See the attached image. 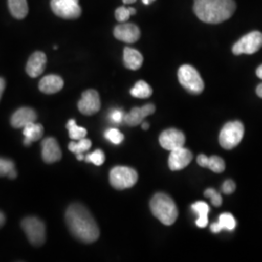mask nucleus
Listing matches in <instances>:
<instances>
[{"mask_svg": "<svg viewBox=\"0 0 262 262\" xmlns=\"http://www.w3.org/2000/svg\"><path fill=\"white\" fill-rule=\"evenodd\" d=\"M191 209L198 215L196 225L199 228H204L208 225V214L210 212V207L206 202L198 201L191 205Z\"/></svg>", "mask_w": 262, "mask_h": 262, "instance_id": "22", "label": "nucleus"}, {"mask_svg": "<svg viewBox=\"0 0 262 262\" xmlns=\"http://www.w3.org/2000/svg\"><path fill=\"white\" fill-rule=\"evenodd\" d=\"M262 47V33L259 31H252L238 40L233 47L232 52L236 56L239 55H253L258 52Z\"/></svg>", "mask_w": 262, "mask_h": 262, "instance_id": "8", "label": "nucleus"}, {"mask_svg": "<svg viewBox=\"0 0 262 262\" xmlns=\"http://www.w3.org/2000/svg\"><path fill=\"white\" fill-rule=\"evenodd\" d=\"M51 8L57 17L62 19H78L82 14L79 2L74 0H52Z\"/></svg>", "mask_w": 262, "mask_h": 262, "instance_id": "9", "label": "nucleus"}, {"mask_svg": "<svg viewBox=\"0 0 262 262\" xmlns=\"http://www.w3.org/2000/svg\"><path fill=\"white\" fill-rule=\"evenodd\" d=\"M156 111L154 104H147L142 108H133L130 112L124 116V122L129 126H136L141 124L144 119Z\"/></svg>", "mask_w": 262, "mask_h": 262, "instance_id": "16", "label": "nucleus"}, {"mask_svg": "<svg viewBox=\"0 0 262 262\" xmlns=\"http://www.w3.org/2000/svg\"><path fill=\"white\" fill-rule=\"evenodd\" d=\"M5 215L0 211V227H2L5 224Z\"/></svg>", "mask_w": 262, "mask_h": 262, "instance_id": "37", "label": "nucleus"}, {"mask_svg": "<svg viewBox=\"0 0 262 262\" xmlns=\"http://www.w3.org/2000/svg\"><path fill=\"white\" fill-rule=\"evenodd\" d=\"M8 6L14 18L23 19L28 16V5L27 0H8Z\"/></svg>", "mask_w": 262, "mask_h": 262, "instance_id": "23", "label": "nucleus"}, {"mask_svg": "<svg viewBox=\"0 0 262 262\" xmlns=\"http://www.w3.org/2000/svg\"><path fill=\"white\" fill-rule=\"evenodd\" d=\"M21 228L28 241L35 247H40L46 240V225L35 216H28L21 221Z\"/></svg>", "mask_w": 262, "mask_h": 262, "instance_id": "5", "label": "nucleus"}, {"mask_svg": "<svg viewBox=\"0 0 262 262\" xmlns=\"http://www.w3.org/2000/svg\"><path fill=\"white\" fill-rule=\"evenodd\" d=\"M136 14V10L132 7H119L118 9L116 10L115 12V16H116V19L120 23H125L126 20H128V19L130 18L131 15H135Z\"/></svg>", "mask_w": 262, "mask_h": 262, "instance_id": "28", "label": "nucleus"}, {"mask_svg": "<svg viewBox=\"0 0 262 262\" xmlns=\"http://www.w3.org/2000/svg\"><path fill=\"white\" fill-rule=\"evenodd\" d=\"M235 189H236V185L232 180H226L222 187V190L225 194H231L234 192Z\"/></svg>", "mask_w": 262, "mask_h": 262, "instance_id": "33", "label": "nucleus"}, {"mask_svg": "<svg viewBox=\"0 0 262 262\" xmlns=\"http://www.w3.org/2000/svg\"><path fill=\"white\" fill-rule=\"evenodd\" d=\"M217 224L222 230L226 229L228 231H233L236 227V220L230 213H224L220 215Z\"/></svg>", "mask_w": 262, "mask_h": 262, "instance_id": "27", "label": "nucleus"}, {"mask_svg": "<svg viewBox=\"0 0 262 262\" xmlns=\"http://www.w3.org/2000/svg\"><path fill=\"white\" fill-rule=\"evenodd\" d=\"M5 85H6L5 80L3 78H0V99L2 97V94H3L4 90H5Z\"/></svg>", "mask_w": 262, "mask_h": 262, "instance_id": "35", "label": "nucleus"}, {"mask_svg": "<svg viewBox=\"0 0 262 262\" xmlns=\"http://www.w3.org/2000/svg\"><path fill=\"white\" fill-rule=\"evenodd\" d=\"M244 124L239 121L227 122L220 133V144L225 150L238 146L244 137Z\"/></svg>", "mask_w": 262, "mask_h": 262, "instance_id": "6", "label": "nucleus"}, {"mask_svg": "<svg viewBox=\"0 0 262 262\" xmlns=\"http://www.w3.org/2000/svg\"><path fill=\"white\" fill-rule=\"evenodd\" d=\"M37 120V115L31 108L24 107L17 110L11 118V124L15 128H24L28 123L35 122Z\"/></svg>", "mask_w": 262, "mask_h": 262, "instance_id": "17", "label": "nucleus"}, {"mask_svg": "<svg viewBox=\"0 0 262 262\" xmlns=\"http://www.w3.org/2000/svg\"><path fill=\"white\" fill-rule=\"evenodd\" d=\"M256 75H257L259 79L262 80V64L256 69Z\"/></svg>", "mask_w": 262, "mask_h": 262, "instance_id": "39", "label": "nucleus"}, {"mask_svg": "<svg viewBox=\"0 0 262 262\" xmlns=\"http://www.w3.org/2000/svg\"><path fill=\"white\" fill-rule=\"evenodd\" d=\"M74 1H77V2H79V0H74Z\"/></svg>", "mask_w": 262, "mask_h": 262, "instance_id": "44", "label": "nucleus"}, {"mask_svg": "<svg viewBox=\"0 0 262 262\" xmlns=\"http://www.w3.org/2000/svg\"><path fill=\"white\" fill-rule=\"evenodd\" d=\"M152 94V90L145 81H138L130 90V94L136 98H148Z\"/></svg>", "mask_w": 262, "mask_h": 262, "instance_id": "24", "label": "nucleus"}, {"mask_svg": "<svg viewBox=\"0 0 262 262\" xmlns=\"http://www.w3.org/2000/svg\"><path fill=\"white\" fill-rule=\"evenodd\" d=\"M192 154L189 150L182 147L176 150H171L169 156V168L172 171H178L186 168L192 160Z\"/></svg>", "mask_w": 262, "mask_h": 262, "instance_id": "12", "label": "nucleus"}, {"mask_svg": "<svg viewBox=\"0 0 262 262\" xmlns=\"http://www.w3.org/2000/svg\"><path fill=\"white\" fill-rule=\"evenodd\" d=\"M178 79L188 93L200 94L204 91V82L193 66L184 64L179 68Z\"/></svg>", "mask_w": 262, "mask_h": 262, "instance_id": "4", "label": "nucleus"}, {"mask_svg": "<svg viewBox=\"0 0 262 262\" xmlns=\"http://www.w3.org/2000/svg\"><path fill=\"white\" fill-rule=\"evenodd\" d=\"M15 169V163L7 159L0 158V177L9 176L10 172Z\"/></svg>", "mask_w": 262, "mask_h": 262, "instance_id": "31", "label": "nucleus"}, {"mask_svg": "<svg viewBox=\"0 0 262 262\" xmlns=\"http://www.w3.org/2000/svg\"><path fill=\"white\" fill-rule=\"evenodd\" d=\"M63 84L64 82L59 76H45L39 83V90L44 94H56L62 90Z\"/></svg>", "mask_w": 262, "mask_h": 262, "instance_id": "18", "label": "nucleus"}, {"mask_svg": "<svg viewBox=\"0 0 262 262\" xmlns=\"http://www.w3.org/2000/svg\"><path fill=\"white\" fill-rule=\"evenodd\" d=\"M101 102L99 94L94 90H88L82 94L78 103L79 111L85 116H92L100 110Z\"/></svg>", "mask_w": 262, "mask_h": 262, "instance_id": "11", "label": "nucleus"}, {"mask_svg": "<svg viewBox=\"0 0 262 262\" xmlns=\"http://www.w3.org/2000/svg\"><path fill=\"white\" fill-rule=\"evenodd\" d=\"M197 18L207 24H220L230 19L236 11L234 0H194Z\"/></svg>", "mask_w": 262, "mask_h": 262, "instance_id": "2", "label": "nucleus"}, {"mask_svg": "<svg viewBox=\"0 0 262 262\" xmlns=\"http://www.w3.org/2000/svg\"><path fill=\"white\" fill-rule=\"evenodd\" d=\"M256 94L262 98V84H258L257 88H256Z\"/></svg>", "mask_w": 262, "mask_h": 262, "instance_id": "38", "label": "nucleus"}, {"mask_svg": "<svg viewBox=\"0 0 262 262\" xmlns=\"http://www.w3.org/2000/svg\"><path fill=\"white\" fill-rule=\"evenodd\" d=\"M211 230H212V232H214V233H219V232L222 231V229H221V227H220V225H219L217 223H215V224H213V225H211Z\"/></svg>", "mask_w": 262, "mask_h": 262, "instance_id": "36", "label": "nucleus"}, {"mask_svg": "<svg viewBox=\"0 0 262 262\" xmlns=\"http://www.w3.org/2000/svg\"><path fill=\"white\" fill-rule=\"evenodd\" d=\"M76 157H77V159H78V160H84V157L83 154H80V155H76Z\"/></svg>", "mask_w": 262, "mask_h": 262, "instance_id": "42", "label": "nucleus"}, {"mask_svg": "<svg viewBox=\"0 0 262 262\" xmlns=\"http://www.w3.org/2000/svg\"><path fill=\"white\" fill-rule=\"evenodd\" d=\"M197 163L201 167H206L215 173H222L225 169V160L216 156L208 158L205 155H199L197 158Z\"/></svg>", "mask_w": 262, "mask_h": 262, "instance_id": "19", "label": "nucleus"}, {"mask_svg": "<svg viewBox=\"0 0 262 262\" xmlns=\"http://www.w3.org/2000/svg\"><path fill=\"white\" fill-rule=\"evenodd\" d=\"M140 35V29L134 24H121L114 29V36L118 40L128 44L138 41Z\"/></svg>", "mask_w": 262, "mask_h": 262, "instance_id": "13", "label": "nucleus"}, {"mask_svg": "<svg viewBox=\"0 0 262 262\" xmlns=\"http://www.w3.org/2000/svg\"><path fill=\"white\" fill-rule=\"evenodd\" d=\"M43 133H44V128L42 124L35 123V122L28 123V125L24 127V135H25L24 144L26 146H29L32 142L39 140L43 136Z\"/></svg>", "mask_w": 262, "mask_h": 262, "instance_id": "21", "label": "nucleus"}, {"mask_svg": "<svg viewBox=\"0 0 262 262\" xmlns=\"http://www.w3.org/2000/svg\"><path fill=\"white\" fill-rule=\"evenodd\" d=\"M47 64V56L42 52H35L28 58L27 63V73L31 78H36L41 75Z\"/></svg>", "mask_w": 262, "mask_h": 262, "instance_id": "15", "label": "nucleus"}, {"mask_svg": "<svg viewBox=\"0 0 262 262\" xmlns=\"http://www.w3.org/2000/svg\"><path fill=\"white\" fill-rule=\"evenodd\" d=\"M110 184L116 189H125L132 187L138 181L136 170L127 166H116L111 170Z\"/></svg>", "mask_w": 262, "mask_h": 262, "instance_id": "7", "label": "nucleus"}, {"mask_svg": "<svg viewBox=\"0 0 262 262\" xmlns=\"http://www.w3.org/2000/svg\"><path fill=\"white\" fill-rule=\"evenodd\" d=\"M92 147V141L86 138H83L78 142H71L68 146V149L74 152L75 155L84 154V151L90 150Z\"/></svg>", "mask_w": 262, "mask_h": 262, "instance_id": "26", "label": "nucleus"}, {"mask_svg": "<svg viewBox=\"0 0 262 262\" xmlns=\"http://www.w3.org/2000/svg\"><path fill=\"white\" fill-rule=\"evenodd\" d=\"M137 0H122V2L124 4H132V3H135Z\"/></svg>", "mask_w": 262, "mask_h": 262, "instance_id": "41", "label": "nucleus"}, {"mask_svg": "<svg viewBox=\"0 0 262 262\" xmlns=\"http://www.w3.org/2000/svg\"><path fill=\"white\" fill-rule=\"evenodd\" d=\"M123 62L126 68L130 70H138L143 64V56L139 51L132 48H124Z\"/></svg>", "mask_w": 262, "mask_h": 262, "instance_id": "20", "label": "nucleus"}, {"mask_svg": "<svg viewBox=\"0 0 262 262\" xmlns=\"http://www.w3.org/2000/svg\"><path fill=\"white\" fill-rule=\"evenodd\" d=\"M66 221L70 232L84 243H94L100 231L90 211L79 203H73L67 208Z\"/></svg>", "mask_w": 262, "mask_h": 262, "instance_id": "1", "label": "nucleus"}, {"mask_svg": "<svg viewBox=\"0 0 262 262\" xmlns=\"http://www.w3.org/2000/svg\"><path fill=\"white\" fill-rule=\"evenodd\" d=\"M150 210L154 215L163 225H172L178 217V208L171 197L159 192L151 198Z\"/></svg>", "mask_w": 262, "mask_h": 262, "instance_id": "3", "label": "nucleus"}, {"mask_svg": "<svg viewBox=\"0 0 262 262\" xmlns=\"http://www.w3.org/2000/svg\"><path fill=\"white\" fill-rule=\"evenodd\" d=\"M62 152L55 138L48 137L42 142V159L46 163H54L61 159Z\"/></svg>", "mask_w": 262, "mask_h": 262, "instance_id": "14", "label": "nucleus"}, {"mask_svg": "<svg viewBox=\"0 0 262 262\" xmlns=\"http://www.w3.org/2000/svg\"><path fill=\"white\" fill-rule=\"evenodd\" d=\"M186 142L185 134L176 128H169L163 131L159 136L160 146L167 150H173L184 147Z\"/></svg>", "mask_w": 262, "mask_h": 262, "instance_id": "10", "label": "nucleus"}, {"mask_svg": "<svg viewBox=\"0 0 262 262\" xmlns=\"http://www.w3.org/2000/svg\"><path fill=\"white\" fill-rule=\"evenodd\" d=\"M142 127H143L144 130H147V129H149L150 125H149L148 122H142Z\"/></svg>", "mask_w": 262, "mask_h": 262, "instance_id": "40", "label": "nucleus"}, {"mask_svg": "<svg viewBox=\"0 0 262 262\" xmlns=\"http://www.w3.org/2000/svg\"><path fill=\"white\" fill-rule=\"evenodd\" d=\"M124 114L122 110H113L110 114V120L114 123H121L124 120Z\"/></svg>", "mask_w": 262, "mask_h": 262, "instance_id": "34", "label": "nucleus"}, {"mask_svg": "<svg viewBox=\"0 0 262 262\" xmlns=\"http://www.w3.org/2000/svg\"><path fill=\"white\" fill-rule=\"evenodd\" d=\"M66 127L69 132V137L73 140H81L83 138H85V136H86V129L77 125L74 120H70L69 122H67Z\"/></svg>", "mask_w": 262, "mask_h": 262, "instance_id": "25", "label": "nucleus"}, {"mask_svg": "<svg viewBox=\"0 0 262 262\" xmlns=\"http://www.w3.org/2000/svg\"><path fill=\"white\" fill-rule=\"evenodd\" d=\"M105 138L115 145H120L124 139V136L119 129L110 128L105 132Z\"/></svg>", "mask_w": 262, "mask_h": 262, "instance_id": "30", "label": "nucleus"}, {"mask_svg": "<svg viewBox=\"0 0 262 262\" xmlns=\"http://www.w3.org/2000/svg\"><path fill=\"white\" fill-rule=\"evenodd\" d=\"M84 160L86 162L94 163V165H96V166H100L103 164L104 161H105V155L102 150L98 149V150H94V152L85 156Z\"/></svg>", "mask_w": 262, "mask_h": 262, "instance_id": "29", "label": "nucleus"}, {"mask_svg": "<svg viewBox=\"0 0 262 262\" xmlns=\"http://www.w3.org/2000/svg\"><path fill=\"white\" fill-rule=\"evenodd\" d=\"M205 196L211 199L212 204L215 207H220L223 203V198L221 196V194L214 189V188H208L204 192Z\"/></svg>", "mask_w": 262, "mask_h": 262, "instance_id": "32", "label": "nucleus"}, {"mask_svg": "<svg viewBox=\"0 0 262 262\" xmlns=\"http://www.w3.org/2000/svg\"><path fill=\"white\" fill-rule=\"evenodd\" d=\"M143 1V3L145 4V5H149L150 4L152 1H155V0H142Z\"/></svg>", "mask_w": 262, "mask_h": 262, "instance_id": "43", "label": "nucleus"}]
</instances>
